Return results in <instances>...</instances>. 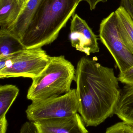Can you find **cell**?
Masks as SVG:
<instances>
[{
    "mask_svg": "<svg viewBox=\"0 0 133 133\" xmlns=\"http://www.w3.org/2000/svg\"><path fill=\"white\" fill-rule=\"evenodd\" d=\"M74 81L78 112L86 126H97L114 115L121 89L114 69L83 57L77 63Z\"/></svg>",
    "mask_w": 133,
    "mask_h": 133,
    "instance_id": "obj_1",
    "label": "cell"
},
{
    "mask_svg": "<svg viewBox=\"0 0 133 133\" xmlns=\"http://www.w3.org/2000/svg\"><path fill=\"white\" fill-rule=\"evenodd\" d=\"M81 0H43L20 40L27 49L42 48L58 38Z\"/></svg>",
    "mask_w": 133,
    "mask_h": 133,
    "instance_id": "obj_2",
    "label": "cell"
},
{
    "mask_svg": "<svg viewBox=\"0 0 133 133\" xmlns=\"http://www.w3.org/2000/svg\"><path fill=\"white\" fill-rule=\"evenodd\" d=\"M75 72L73 64L63 55L50 57L44 70L32 79L27 98L32 102L40 101L67 94L72 89Z\"/></svg>",
    "mask_w": 133,
    "mask_h": 133,
    "instance_id": "obj_3",
    "label": "cell"
},
{
    "mask_svg": "<svg viewBox=\"0 0 133 133\" xmlns=\"http://www.w3.org/2000/svg\"><path fill=\"white\" fill-rule=\"evenodd\" d=\"M50 57L41 48L27 49L0 58V78L36 77L44 70Z\"/></svg>",
    "mask_w": 133,
    "mask_h": 133,
    "instance_id": "obj_4",
    "label": "cell"
},
{
    "mask_svg": "<svg viewBox=\"0 0 133 133\" xmlns=\"http://www.w3.org/2000/svg\"><path fill=\"white\" fill-rule=\"evenodd\" d=\"M79 103L76 89L61 96L44 101L32 102L26 111L27 119L32 122L70 117L77 114Z\"/></svg>",
    "mask_w": 133,
    "mask_h": 133,
    "instance_id": "obj_5",
    "label": "cell"
},
{
    "mask_svg": "<svg viewBox=\"0 0 133 133\" xmlns=\"http://www.w3.org/2000/svg\"><path fill=\"white\" fill-rule=\"evenodd\" d=\"M99 37L114 58L119 73L123 72L133 66V54L123 42L119 26L118 16L112 12L100 24Z\"/></svg>",
    "mask_w": 133,
    "mask_h": 133,
    "instance_id": "obj_6",
    "label": "cell"
},
{
    "mask_svg": "<svg viewBox=\"0 0 133 133\" xmlns=\"http://www.w3.org/2000/svg\"><path fill=\"white\" fill-rule=\"evenodd\" d=\"M72 17L69 36L72 46L87 56L99 52L97 37L86 21L77 14Z\"/></svg>",
    "mask_w": 133,
    "mask_h": 133,
    "instance_id": "obj_7",
    "label": "cell"
},
{
    "mask_svg": "<svg viewBox=\"0 0 133 133\" xmlns=\"http://www.w3.org/2000/svg\"><path fill=\"white\" fill-rule=\"evenodd\" d=\"M37 133H88L78 113L70 117L34 122Z\"/></svg>",
    "mask_w": 133,
    "mask_h": 133,
    "instance_id": "obj_8",
    "label": "cell"
},
{
    "mask_svg": "<svg viewBox=\"0 0 133 133\" xmlns=\"http://www.w3.org/2000/svg\"><path fill=\"white\" fill-rule=\"evenodd\" d=\"M114 114L123 122L133 125V84H125L121 89Z\"/></svg>",
    "mask_w": 133,
    "mask_h": 133,
    "instance_id": "obj_9",
    "label": "cell"
},
{
    "mask_svg": "<svg viewBox=\"0 0 133 133\" xmlns=\"http://www.w3.org/2000/svg\"><path fill=\"white\" fill-rule=\"evenodd\" d=\"M22 9L16 0H0V32L11 30Z\"/></svg>",
    "mask_w": 133,
    "mask_h": 133,
    "instance_id": "obj_10",
    "label": "cell"
},
{
    "mask_svg": "<svg viewBox=\"0 0 133 133\" xmlns=\"http://www.w3.org/2000/svg\"><path fill=\"white\" fill-rule=\"evenodd\" d=\"M43 0H29L8 32L20 40Z\"/></svg>",
    "mask_w": 133,
    "mask_h": 133,
    "instance_id": "obj_11",
    "label": "cell"
},
{
    "mask_svg": "<svg viewBox=\"0 0 133 133\" xmlns=\"http://www.w3.org/2000/svg\"><path fill=\"white\" fill-rule=\"evenodd\" d=\"M115 12L118 19L122 39L128 49L133 54V21L123 7L120 6Z\"/></svg>",
    "mask_w": 133,
    "mask_h": 133,
    "instance_id": "obj_12",
    "label": "cell"
},
{
    "mask_svg": "<svg viewBox=\"0 0 133 133\" xmlns=\"http://www.w3.org/2000/svg\"><path fill=\"white\" fill-rule=\"evenodd\" d=\"M25 48L15 36L8 32H0V58L9 57Z\"/></svg>",
    "mask_w": 133,
    "mask_h": 133,
    "instance_id": "obj_13",
    "label": "cell"
},
{
    "mask_svg": "<svg viewBox=\"0 0 133 133\" xmlns=\"http://www.w3.org/2000/svg\"><path fill=\"white\" fill-rule=\"evenodd\" d=\"M19 92V89L15 85L5 84L0 86V118L6 116Z\"/></svg>",
    "mask_w": 133,
    "mask_h": 133,
    "instance_id": "obj_14",
    "label": "cell"
},
{
    "mask_svg": "<svg viewBox=\"0 0 133 133\" xmlns=\"http://www.w3.org/2000/svg\"><path fill=\"white\" fill-rule=\"evenodd\" d=\"M104 133H132V125L124 122H119L109 127Z\"/></svg>",
    "mask_w": 133,
    "mask_h": 133,
    "instance_id": "obj_15",
    "label": "cell"
},
{
    "mask_svg": "<svg viewBox=\"0 0 133 133\" xmlns=\"http://www.w3.org/2000/svg\"><path fill=\"white\" fill-rule=\"evenodd\" d=\"M119 80L125 84H133V66L123 72L119 73Z\"/></svg>",
    "mask_w": 133,
    "mask_h": 133,
    "instance_id": "obj_16",
    "label": "cell"
},
{
    "mask_svg": "<svg viewBox=\"0 0 133 133\" xmlns=\"http://www.w3.org/2000/svg\"><path fill=\"white\" fill-rule=\"evenodd\" d=\"M19 133H37L33 122H27L22 125Z\"/></svg>",
    "mask_w": 133,
    "mask_h": 133,
    "instance_id": "obj_17",
    "label": "cell"
},
{
    "mask_svg": "<svg viewBox=\"0 0 133 133\" xmlns=\"http://www.w3.org/2000/svg\"><path fill=\"white\" fill-rule=\"evenodd\" d=\"M120 6L126 11L133 21V0H121Z\"/></svg>",
    "mask_w": 133,
    "mask_h": 133,
    "instance_id": "obj_18",
    "label": "cell"
},
{
    "mask_svg": "<svg viewBox=\"0 0 133 133\" xmlns=\"http://www.w3.org/2000/svg\"><path fill=\"white\" fill-rule=\"evenodd\" d=\"M8 126L6 116L0 118V133H6Z\"/></svg>",
    "mask_w": 133,
    "mask_h": 133,
    "instance_id": "obj_19",
    "label": "cell"
},
{
    "mask_svg": "<svg viewBox=\"0 0 133 133\" xmlns=\"http://www.w3.org/2000/svg\"><path fill=\"white\" fill-rule=\"evenodd\" d=\"M81 1H86L90 5V10H93L95 9L98 3L100 2H105L107 0H81Z\"/></svg>",
    "mask_w": 133,
    "mask_h": 133,
    "instance_id": "obj_20",
    "label": "cell"
},
{
    "mask_svg": "<svg viewBox=\"0 0 133 133\" xmlns=\"http://www.w3.org/2000/svg\"><path fill=\"white\" fill-rule=\"evenodd\" d=\"M21 7L23 9L29 0H16Z\"/></svg>",
    "mask_w": 133,
    "mask_h": 133,
    "instance_id": "obj_21",
    "label": "cell"
},
{
    "mask_svg": "<svg viewBox=\"0 0 133 133\" xmlns=\"http://www.w3.org/2000/svg\"><path fill=\"white\" fill-rule=\"evenodd\" d=\"M132 125V133H133V125Z\"/></svg>",
    "mask_w": 133,
    "mask_h": 133,
    "instance_id": "obj_22",
    "label": "cell"
}]
</instances>
